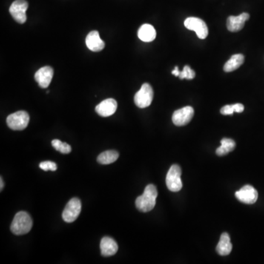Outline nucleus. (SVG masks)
Returning a JSON list of instances; mask_svg holds the SVG:
<instances>
[{
	"label": "nucleus",
	"instance_id": "ddd939ff",
	"mask_svg": "<svg viewBox=\"0 0 264 264\" xmlns=\"http://www.w3.org/2000/svg\"><path fill=\"white\" fill-rule=\"evenodd\" d=\"M118 104L116 100L107 99L101 101L96 107V111L100 116L109 117L113 116L117 110Z\"/></svg>",
	"mask_w": 264,
	"mask_h": 264
},
{
	"label": "nucleus",
	"instance_id": "20e7f679",
	"mask_svg": "<svg viewBox=\"0 0 264 264\" xmlns=\"http://www.w3.org/2000/svg\"><path fill=\"white\" fill-rule=\"evenodd\" d=\"M30 122V116L25 111H18L10 115L7 118V124L9 128L14 131L25 130Z\"/></svg>",
	"mask_w": 264,
	"mask_h": 264
},
{
	"label": "nucleus",
	"instance_id": "6ab92c4d",
	"mask_svg": "<svg viewBox=\"0 0 264 264\" xmlns=\"http://www.w3.org/2000/svg\"><path fill=\"white\" fill-rule=\"evenodd\" d=\"M119 157V153L116 150H107L103 152L97 158V162L101 165H110L114 163Z\"/></svg>",
	"mask_w": 264,
	"mask_h": 264
},
{
	"label": "nucleus",
	"instance_id": "9d476101",
	"mask_svg": "<svg viewBox=\"0 0 264 264\" xmlns=\"http://www.w3.org/2000/svg\"><path fill=\"white\" fill-rule=\"evenodd\" d=\"M236 198L241 202L246 204H253L257 201L259 193L257 190L250 185H246L242 187L240 190L236 192Z\"/></svg>",
	"mask_w": 264,
	"mask_h": 264
},
{
	"label": "nucleus",
	"instance_id": "412c9836",
	"mask_svg": "<svg viewBox=\"0 0 264 264\" xmlns=\"http://www.w3.org/2000/svg\"><path fill=\"white\" fill-rule=\"evenodd\" d=\"M52 145L55 150L61 152V153H64V154H68L71 151V147L68 144L61 142L59 139H56L52 140Z\"/></svg>",
	"mask_w": 264,
	"mask_h": 264
},
{
	"label": "nucleus",
	"instance_id": "bb28decb",
	"mask_svg": "<svg viewBox=\"0 0 264 264\" xmlns=\"http://www.w3.org/2000/svg\"><path fill=\"white\" fill-rule=\"evenodd\" d=\"M0 182H1V186H0V190H2L3 187H4V182H3L2 178L0 179Z\"/></svg>",
	"mask_w": 264,
	"mask_h": 264
},
{
	"label": "nucleus",
	"instance_id": "f8f14e48",
	"mask_svg": "<svg viewBox=\"0 0 264 264\" xmlns=\"http://www.w3.org/2000/svg\"><path fill=\"white\" fill-rule=\"evenodd\" d=\"M250 18L248 13H243L238 16H231L227 19V28L230 32L240 31L245 27V22Z\"/></svg>",
	"mask_w": 264,
	"mask_h": 264
},
{
	"label": "nucleus",
	"instance_id": "f03ea898",
	"mask_svg": "<svg viewBox=\"0 0 264 264\" xmlns=\"http://www.w3.org/2000/svg\"><path fill=\"white\" fill-rule=\"evenodd\" d=\"M33 225V219L30 215L25 211H20L14 216L10 225V230L13 234L17 236L27 234L31 231Z\"/></svg>",
	"mask_w": 264,
	"mask_h": 264
},
{
	"label": "nucleus",
	"instance_id": "f3484780",
	"mask_svg": "<svg viewBox=\"0 0 264 264\" xmlns=\"http://www.w3.org/2000/svg\"><path fill=\"white\" fill-rule=\"evenodd\" d=\"M138 37L144 42H151L156 38V30L150 24H142L138 30Z\"/></svg>",
	"mask_w": 264,
	"mask_h": 264
},
{
	"label": "nucleus",
	"instance_id": "0eeeda50",
	"mask_svg": "<svg viewBox=\"0 0 264 264\" xmlns=\"http://www.w3.org/2000/svg\"><path fill=\"white\" fill-rule=\"evenodd\" d=\"M81 209L82 203L80 199L76 198H72L66 205L65 209L63 212V219L68 223L74 222L80 214Z\"/></svg>",
	"mask_w": 264,
	"mask_h": 264
},
{
	"label": "nucleus",
	"instance_id": "7ed1b4c3",
	"mask_svg": "<svg viewBox=\"0 0 264 264\" xmlns=\"http://www.w3.org/2000/svg\"><path fill=\"white\" fill-rule=\"evenodd\" d=\"M181 176H182V169L180 166L172 165L166 177V184L170 191L176 193L182 190L183 184Z\"/></svg>",
	"mask_w": 264,
	"mask_h": 264
},
{
	"label": "nucleus",
	"instance_id": "f257e3e1",
	"mask_svg": "<svg viewBox=\"0 0 264 264\" xmlns=\"http://www.w3.org/2000/svg\"><path fill=\"white\" fill-rule=\"evenodd\" d=\"M157 196L156 187L153 184H149L145 187L143 194L136 198L135 202L136 208L142 212L151 211L156 205Z\"/></svg>",
	"mask_w": 264,
	"mask_h": 264
},
{
	"label": "nucleus",
	"instance_id": "9b49d317",
	"mask_svg": "<svg viewBox=\"0 0 264 264\" xmlns=\"http://www.w3.org/2000/svg\"><path fill=\"white\" fill-rule=\"evenodd\" d=\"M54 70L50 66H44L35 73V79L41 88H47L52 82Z\"/></svg>",
	"mask_w": 264,
	"mask_h": 264
},
{
	"label": "nucleus",
	"instance_id": "4be33fe9",
	"mask_svg": "<svg viewBox=\"0 0 264 264\" xmlns=\"http://www.w3.org/2000/svg\"><path fill=\"white\" fill-rule=\"evenodd\" d=\"M196 76V72L194 70L191 68L189 66H184V69L182 71H180V74H179V77L181 79H193Z\"/></svg>",
	"mask_w": 264,
	"mask_h": 264
},
{
	"label": "nucleus",
	"instance_id": "aec40b11",
	"mask_svg": "<svg viewBox=\"0 0 264 264\" xmlns=\"http://www.w3.org/2000/svg\"><path fill=\"white\" fill-rule=\"evenodd\" d=\"M235 147H236V142L234 140L228 138H223L221 140V146L216 149V153L219 156H224L233 151Z\"/></svg>",
	"mask_w": 264,
	"mask_h": 264
},
{
	"label": "nucleus",
	"instance_id": "4468645a",
	"mask_svg": "<svg viewBox=\"0 0 264 264\" xmlns=\"http://www.w3.org/2000/svg\"><path fill=\"white\" fill-rule=\"evenodd\" d=\"M86 45L87 48L93 52H100L104 50L105 44L100 38L99 32L91 31L86 38Z\"/></svg>",
	"mask_w": 264,
	"mask_h": 264
},
{
	"label": "nucleus",
	"instance_id": "b1692460",
	"mask_svg": "<svg viewBox=\"0 0 264 264\" xmlns=\"http://www.w3.org/2000/svg\"><path fill=\"white\" fill-rule=\"evenodd\" d=\"M221 114L224 115V116H230V115H233L234 113V110L233 108V105H226L224 106L220 110Z\"/></svg>",
	"mask_w": 264,
	"mask_h": 264
},
{
	"label": "nucleus",
	"instance_id": "39448f33",
	"mask_svg": "<svg viewBox=\"0 0 264 264\" xmlns=\"http://www.w3.org/2000/svg\"><path fill=\"white\" fill-rule=\"evenodd\" d=\"M153 99V88L148 83H144L140 90L135 94L134 103L139 108H146L151 104Z\"/></svg>",
	"mask_w": 264,
	"mask_h": 264
},
{
	"label": "nucleus",
	"instance_id": "6e6552de",
	"mask_svg": "<svg viewBox=\"0 0 264 264\" xmlns=\"http://www.w3.org/2000/svg\"><path fill=\"white\" fill-rule=\"evenodd\" d=\"M28 2L26 0H16L12 3L9 11L14 18L15 21L19 24H24L27 21V12Z\"/></svg>",
	"mask_w": 264,
	"mask_h": 264
},
{
	"label": "nucleus",
	"instance_id": "1a4fd4ad",
	"mask_svg": "<svg viewBox=\"0 0 264 264\" xmlns=\"http://www.w3.org/2000/svg\"><path fill=\"white\" fill-rule=\"evenodd\" d=\"M194 109L192 107H185L176 110L173 115V123L177 127L187 125L193 119L194 116Z\"/></svg>",
	"mask_w": 264,
	"mask_h": 264
},
{
	"label": "nucleus",
	"instance_id": "5701e85b",
	"mask_svg": "<svg viewBox=\"0 0 264 264\" xmlns=\"http://www.w3.org/2000/svg\"><path fill=\"white\" fill-rule=\"evenodd\" d=\"M40 168L41 170H44V171H56L58 169V166L56 163L54 162H51V161H46V162H42L40 163Z\"/></svg>",
	"mask_w": 264,
	"mask_h": 264
},
{
	"label": "nucleus",
	"instance_id": "a211bd4d",
	"mask_svg": "<svg viewBox=\"0 0 264 264\" xmlns=\"http://www.w3.org/2000/svg\"><path fill=\"white\" fill-rule=\"evenodd\" d=\"M244 62H245V56L242 54H236L228 60V62L224 66L223 70L225 72L233 71L240 67Z\"/></svg>",
	"mask_w": 264,
	"mask_h": 264
},
{
	"label": "nucleus",
	"instance_id": "423d86ee",
	"mask_svg": "<svg viewBox=\"0 0 264 264\" xmlns=\"http://www.w3.org/2000/svg\"><path fill=\"white\" fill-rule=\"evenodd\" d=\"M186 28L193 30L200 39H205L208 35V29L205 21L197 17H189L184 21Z\"/></svg>",
	"mask_w": 264,
	"mask_h": 264
},
{
	"label": "nucleus",
	"instance_id": "dca6fc26",
	"mask_svg": "<svg viewBox=\"0 0 264 264\" xmlns=\"http://www.w3.org/2000/svg\"><path fill=\"white\" fill-rule=\"evenodd\" d=\"M232 249H233V246H232L229 234L227 233H222L219 239V243L216 246V250L218 254L222 256H228L231 253Z\"/></svg>",
	"mask_w": 264,
	"mask_h": 264
},
{
	"label": "nucleus",
	"instance_id": "393cba45",
	"mask_svg": "<svg viewBox=\"0 0 264 264\" xmlns=\"http://www.w3.org/2000/svg\"><path fill=\"white\" fill-rule=\"evenodd\" d=\"M232 105H233V110H234V112H236V113H241L245 110V107H244L243 104H232Z\"/></svg>",
	"mask_w": 264,
	"mask_h": 264
},
{
	"label": "nucleus",
	"instance_id": "2eb2a0df",
	"mask_svg": "<svg viewBox=\"0 0 264 264\" xmlns=\"http://www.w3.org/2000/svg\"><path fill=\"white\" fill-rule=\"evenodd\" d=\"M100 248L101 255L105 257L114 256L118 250V244L116 241L108 236H105L101 239Z\"/></svg>",
	"mask_w": 264,
	"mask_h": 264
},
{
	"label": "nucleus",
	"instance_id": "a878e982",
	"mask_svg": "<svg viewBox=\"0 0 264 264\" xmlns=\"http://www.w3.org/2000/svg\"><path fill=\"white\" fill-rule=\"evenodd\" d=\"M172 74L174 75V76H179V74H180V70H179V67H178V66H176V67H175L174 70L172 71Z\"/></svg>",
	"mask_w": 264,
	"mask_h": 264
}]
</instances>
